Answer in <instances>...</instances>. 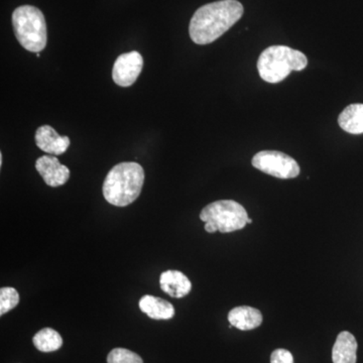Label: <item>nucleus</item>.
I'll list each match as a JSON object with an SVG mask.
<instances>
[{"mask_svg":"<svg viewBox=\"0 0 363 363\" xmlns=\"http://www.w3.org/2000/svg\"><path fill=\"white\" fill-rule=\"evenodd\" d=\"M243 11V6L238 0H219L205 4L191 18V40L197 45L211 44L240 20Z\"/></svg>","mask_w":363,"mask_h":363,"instance_id":"obj_1","label":"nucleus"},{"mask_svg":"<svg viewBox=\"0 0 363 363\" xmlns=\"http://www.w3.org/2000/svg\"><path fill=\"white\" fill-rule=\"evenodd\" d=\"M145 171L135 162H124L111 169L104 183V196L109 204L125 207L142 192Z\"/></svg>","mask_w":363,"mask_h":363,"instance_id":"obj_2","label":"nucleus"},{"mask_svg":"<svg viewBox=\"0 0 363 363\" xmlns=\"http://www.w3.org/2000/svg\"><path fill=\"white\" fill-rule=\"evenodd\" d=\"M307 65L308 59L304 52L286 45H271L257 60L260 78L272 84L285 80L291 72L304 70Z\"/></svg>","mask_w":363,"mask_h":363,"instance_id":"obj_3","label":"nucleus"},{"mask_svg":"<svg viewBox=\"0 0 363 363\" xmlns=\"http://www.w3.org/2000/svg\"><path fill=\"white\" fill-rule=\"evenodd\" d=\"M14 35L28 52H40L47 45V25L44 13L38 7L23 6L13 13Z\"/></svg>","mask_w":363,"mask_h":363,"instance_id":"obj_4","label":"nucleus"},{"mask_svg":"<svg viewBox=\"0 0 363 363\" xmlns=\"http://www.w3.org/2000/svg\"><path fill=\"white\" fill-rule=\"evenodd\" d=\"M200 219L205 222L208 233H233L245 228L247 224V210L233 200H219L203 208Z\"/></svg>","mask_w":363,"mask_h":363,"instance_id":"obj_5","label":"nucleus"},{"mask_svg":"<svg viewBox=\"0 0 363 363\" xmlns=\"http://www.w3.org/2000/svg\"><path fill=\"white\" fill-rule=\"evenodd\" d=\"M252 166L267 175L279 179H294L300 174L296 160L277 150H262L252 157Z\"/></svg>","mask_w":363,"mask_h":363,"instance_id":"obj_6","label":"nucleus"},{"mask_svg":"<svg viewBox=\"0 0 363 363\" xmlns=\"http://www.w3.org/2000/svg\"><path fill=\"white\" fill-rule=\"evenodd\" d=\"M143 59L136 51L121 55L114 63L112 79L121 87H130L135 84L142 73Z\"/></svg>","mask_w":363,"mask_h":363,"instance_id":"obj_7","label":"nucleus"},{"mask_svg":"<svg viewBox=\"0 0 363 363\" xmlns=\"http://www.w3.org/2000/svg\"><path fill=\"white\" fill-rule=\"evenodd\" d=\"M35 169L50 187L65 185L70 178V169L54 156H43L35 162Z\"/></svg>","mask_w":363,"mask_h":363,"instance_id":"obj_8","label":"nucleus"},{"mask_svg":"<svg viewBox=\"0 0 363 363\" xmlns=\"http://www.w3.org/2000/svg\"><path fill=\"white\" fill-rule=\"evenodd\" d=\"M35 138L38 147L52 156L65 154L70 147V138L58 135L50 125H43L38 128Z\"/></svg>","mask_w":363,"mask_h":363,"instance_id":"obj_9","label":"nucleus"},{"mask_svg":"<svg viewBox=\"0 0 363 363\" xmlns=\"http://www.w3.org/2000/svg\"><path fill=\"white\" fill-rule=\"evenodd\" d=\"M160 286L169 297L175 298L186 297L192 290L190 279L183 272L173 269L162 272L160 278Z\"/></svg>","mask_w":363,"mask_h":363,"instance_id":"obj_10","label":"nucleus"},{"mask_svg":"<svg viewBox=\"0 0 363 363\" xmlns=\"http://www.w3.org/2000/svg\"><path fill=\"white\" fill-rule=\"evenodd\" d=\"M228 321L241 331H250L262 325V315L259 310L250 306H240L229 312Z\"/></svg>","mask_w":363,"mask_h":363,"instance_id":"obj_11","label":"nucleus"},{"mask_svg":"<svg viewBox=\"0 0 363 363\" xmlns=\"http://www.w3.org/2000/svg\"><path fill=\"white\" fill-rule=\"evenodd\" d=\"M357 341L348 331L341 332L332 350L333 363H357Z\"/></svg>","mask_w":363,"mask_h":363,"instance_id":"obj_12","label":"nucleus"},{"mask_svg":"<svg viewBox=\"0 0 363 363\" xmlns=\"http://www.w3.org/2000/svg\"><path fill=\"white\" fill-rule=\"evenodd\" d=\"M140 309L155 320H169L175 316V308L162 298L145 295L140 300Z\"/></svg>","mask_w":363,"mask_h":363,"instance_id":"obj_13","label":"nucleus"},{"mask_svg":"<svg viewBox=\"0 0 363 363\" xmlns=\"http://www.w3.org/2000/svg\"><path fill=\"white\" fill-rule=\"evenodd\" d=\"M338 124L346 133L351 135L363 133V104H350L338 117Z\"/></svg>","mask_w":363,"mask_h":363,"instance_id":"obj_14","label":"nucleus"},{"mask_svg":"<svg viewBox=\"0 0 363 363\" xmlns=\"http://www.w3.org/2000/svg\"><path fill=\"white\" fill-rule=\"evenodd\" d=\"M33 345L42 352H52L63 345L61 335L52 328H44L33 336Z\"/></svg>","mask_w":363,"mask_h":363,"instance_id":"obj_15","label":"nucleus"},{"mask_svg":"<svg viewBox=\"0 0 363 363\" xmlns=\"http://www.w3.org/2000/svg\"><path fill=\"white\" fill-rule=\"evenodd\" d=\"M20 303V295L13 288H2L0 290V316L11 311Z\"/></svg>","mask_w":363,"mask_h":363,"instance_id":"obj_16","label":"nucleus"},{"mask_svg":"<svg viewBox=\"0 0 363 363\" xmlns=\"http://www.w3.org/2000/svg\"><path fill=\"white\" fill-rule=\"evenodd\" d=\"M107 363H143L140 355L125 348H114L107 357Z\"/></svg>","mask_w":363,"mask_h":363,"instance_id":"obj_17","label":"nucleus"},{"mask_svg":"<svg viewBox=\"0 0 363 363\" xmlns=\"http://www.w3.org/2000/svg\"><path fill=\"white\" fill-rule=\"evenodd\" d=\"M271 363H294L292 353L283 348L276 350L272 353Z\"/></svg>","mask_w":363,"mask_h":363,"instance_id":"obj_18","label":"nucleus"},{"mask_svg":"<svg viewBox=\"0 0 363 363\" xmlns=\"http://www.w3.org/2000/svg\"><path fill=\"white\" fill-rule=\"evenodd\" d=\"M247 223H248V224L252 223V219L248 218Z\"/></svg>","mask_w":363,"mask_h":363,"instance_id":"obj_19","label":"nucleus"}]
</instances>
